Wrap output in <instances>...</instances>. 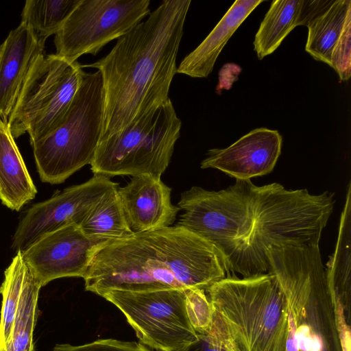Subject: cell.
I'll return each instance as SVG.
<instances>
[{"mask_svg":"<svg viewBox=\"0 0 351 351\" xmlns=\"http://www.w3.org/2000/svg\"><path fill=\"white\" fill-rule=\"evenodd\" d=\"M191 0H165L97 62L104 106L100 141L169 99Z\"/></svg>","mask_w":351,"mask_h":351,"instance_id":"1","label":"cell"},{"mask_svg":"<svg viewBox=\"0 0 351 351\" xmlns=\"http://www.w3.org/2000/svg\"><path fill=\"white\" fill-rule=\"evenodd\" d=\"M211 243L178 226L110 240L95 253L83 278L86 291L206 290L228 277Z\"/></svg>","mask_w":351,"mask_h":351,"instance_id":"2","label":"cell"},{"mask_svg":"<svg viewBox=\"0 0 351 351\" xmlns=\"http://www.w3.org/2000/svg\"><path fill=\"white\" fill-rule=\"evenodd\" d=\"M334 193L254 185L250 227L230 258L229 271L250 278L268 273L266 253L275 245H319L334 208Z\"/></svg>","mask_w":351,"mask_h":351,"instance_id":"3","label":"cell"},{"mask_svg":"<svg viewBox=\"0 0 351 351\" xmlns=\"http://www.w3.org/2000/svg\"><path fill=\"white\" fill-rule=\"evenodd\" d=\"M205 292L234 351H287L288 301L277 277H226Z\"/></svg>","mask_w":351,"mask_h":351,"instance_id":"4","label":"cell"},{"mask_svg":"<svg viewBox=\"0 0 351 351\" xmlns=\"http://www.w3.org/2000/svg\"><path fill=\"white\" fill-rule=\"evenodd\" d=\"M104 93L101 73H84L82 82L57 128L32 145L43 182L63 183L90 164L99 143Z\"/></svg>","mask_w":351,"mask_h":351,"instance_id":"5","label":"cell"},{"mask_svg":"<svg viewBox=\"0 0 351 351\" xmlns=\"http://www.w3.org/2000/svg\"><path fill=\"white\" fill-rule=\"evenodd\" d=\"M182 122L170 99L99 141L90 162L93 174L162 175L180 137Z\"/></svg>","mask_w":351,"mask_h":351,"instance_id":"6","label":"cell"},{"mask_svg":"<svg viewBox=\"0 0 351 351\" xmlns=\"http://www.w3.org/2000/svg\"><path fill=\"white\" fill-rule=\"evenodd\" d=\"M77 62L54 54H39L34 60L8 126L14 138L25 132L33 145L58 127L83 79Z\"/></svg>","mask_w":351,"mask_h":351,"instance_id":"7","label":"cell"},{"mask_svg":"<svg viewBox=\"0 0 351 351\" xmlns=\"http://www.w3.org/2000/svg\"><path fill=\"white\" fill-rule=\"evenodd\" d=\"M254 185L250 180H237L234 184L219 191L192 186L181 194L178 206L184 212L176 226L211 243L223 257L227 267L250 227Z\"/></svg>","mask_w":351,"mask_h":351,"instance_id":"8","label":"cell"},{"mask_svg":"<svg viewBox=\"0 0 351 351\" xmlns=\"http://www.w3.org/2000/svg\"><path fill=\"white\" fill-rule=\"evenodd\" d=\"M186 290H110L101 297L121 310L141 344L159 351H186L197 335L188 317Z\"/></svg>","mask_w":351,"mask_h":351,"instance_id":"9","label":"cell"},{"mask_svg":"<svg viewBox=\"0 0 351 351\" xmlns=\"http://www.w3.org/2000/svg\"><path fill=\"white\" fill-rule=\"evenodd\" d=\"M149 0H80L55 34L56 55L69 62L95 56L150 13Z\"/></svg>","mask_w":351,"mask_h":351,"instance_id":"10","label":"cell"},{"mask_svg":"<svg viewBox=\"0 0 351 351\" xmlns=\"http://www.w3.org/2000/svg\"><path fill=\"white\" fill-rule=\"evenodd\" d=\"M117 187L110 178L93 174L88 181L32 205L19 223L12 250L23 252L50 232L69 225L80 226L101 199Z\"/></svg>","mask_w":351,"mask_h":351,"instance_id":"11","label":"cell"},{"mask_svg":"<svg viewBox=\"0 0 351 351\" xmlns=\"http://www.w3.org/2000/svg\"><path fill=\"white\" fill-rule=\"evenodd\" d=\"M106 241L69 225L45 235L21 252L42 287L58 278H83L95 253Z\"/></svg>","mask_w":351,"mask_h":351,"instance_id":"12","label":"cell"},{"mask_svg":"<svg viewBox=\"0 0 351 351\" xmlns=\"http://www.w3.org/2000/svg\"><path fill=\"white\" fill-rule=\"evenodd\" d=\"M282 144L278 130L256 128L226 148L208 150L201 168L217 169L237 180H250L272 171Z\"/></svg>","mask_w":351,"mask_h":351,"instance_id":"13","label":"cell"},{"mask_svg":"<svg viewBox=\"0 0 351 351\" xmlns=\"http://www.w3.org/2000/svg\"><path fill=\"white\" fill-rule=\"evenodd\" d=\"M158 174L132 176L118 195L133 233L171 226L181 209L171 204V189Z\"/></svg>","mask_w":351,"mask_h":351,"instance_id":"14","label":"cell"},{"mask_svg":"<svg viewBox=\"0 0 351 351\" xmlns=\"http://www.w3.org/2000/svg\"><path fill=\"white\" fill-rule=\"evenodd\" d=\"M45 40L24 23L0 45V118L8 122L29 70L43 53Z\"/></svg>","mask_w":351,"mask_h":351,"instance_id":"15","label":"cell"},{"mask_svg":"<svg viewBox=\"0 0 351 351\" xmlns=\"http://www.w3.org/2000/svg\"><path fill=\"white\" fill-rule=\"evenodd\" d=\"M262 2V0L236 1L206 38L183 58L177 73L193 78L207 77L228 40Z\"/></svg>","mask_w":351,"mask_h":351,"instance_id":"16","label":"cell"},{"mask_svg":"<svg viewBox=\"0 0 351 351\" xmlns=\"http://www.w3.org/2000/svg\"><path fill=\"white\" fill-rule=\"evenodd\" d=\"M36 193L8 123L0 118V200L10 209L19 211Z\"/></svg>","mask_w":351,"mask_h":351,"instance_id":"17","label":"cell"},{"mask_svg":"<svg viewBox=\"0 0 351 351\" xmlns=\"http://www.w3.org/2000/svg\"><path fill=\"white\" fill-rule=\"evenodd\" d=\"M350 0H332L308 22L305 50L315 60L331 66L333 49L339 38L348 14Z\"/></svg>","mask_w":351,"mask_h":351,"instance_id":"18","label":"cell"},{"mask_svg":"<svg viewBox=\"0 0 351 351\" xmlns=\"http://www.w3.org/2000/svg\"><path fill=\"white\" fill-rule=\"evenodd\" d=\"M302 0L273 1L255 35L254 50L259 60L271 54L297 26Z\"/></svg>","mask_w":351,"mask_h":351,"instance_id":"19","label":"cell"},{"mask_svg":"<svg viewBox=\"0 0 351 351\" xmlns=\"http://www.w3.org/2000/svg\"><path fill=\"white\" fill-rule=\"evenodd\" d=\"M119 187L108 192L80 226L88 237L103 241L124 238L133 234L126 220Z\"/></svg>","mask_w":351,"mask_h":351,"instance_id":"20","label":"cell"},{"mask_svg":"<svg viewBox=\"0 0 351 351\" xmlns=\"http://www.w3.org/2000/svg\"><path fill=\"white\" fill-rule=\"evenodd\" d=\"M351 184L341 213L335 251L327 263L326 279L334 298L340 302L350 294L351 267Z\"/></svg>","mask_w":351,"mask_h":351,"instance_id":"21","label":"cell"},{"mask_svg":"<svg viewBox=\"0 0 351 351\" xmlns=\"http://www.w3.org/2000/svg\"><path fill=\"white\" fill-rule=\"evenodd\" d=\"M40 288V285L29 269L21 292L12 335L4 351H34L33 335L39 315L38 301Z\"/></svg>","mask_w":351,"mask_h":351,"instance_id":"22","label":"cell"},{"mask_svg":"<svg viewBox=\"0 0 351 351\" xmlns=\"http://www.w3.org/2000/svg\"><path fill=\"white\" fill-rule=\"evenodd\" d=\"M29 269L21 251H18L4 271V279L0 286V294L2 295L0 351L5 350L11 339L24 281Z\"/></svg>","mask_w":351,"mask_h":351,"instance_id":"23","label":"cell"},{"mask_svg":"<svg viewBox=\"0 0 351 351\" xmlns=\"http://www.w3.org/2000/svg\"><path fill=\"white\" fill-rule=\"evenodd\" d=\"M79 1L27 0L23 9L21 22L46 40L58 32Z\"/></svg>","mask_w":351,"mask_h":351,"instance_id":"24","label":"cell"},{"mask_svg":"<svg viewBox=\"0 0 351 351\" xmlns=\"http://www.w3.org/2000/svg\"><path fill=\"white\" fill-rule=\"evenodd\" d=\"M186 308L189 322L196 333L206 331L212 322L213 309L205 290L187 289Z\"/></svg>","mask_w":351,"mask_h":351,"instance_id":"25","label":"cell"},{"mask_svg":"<svg viewBox=\"0 0 351 351\" xmlns=\"http://www.w3.org/2000/svg\"><path fill=\"white\" fill-rule=\"evenodd\" d=\"M197 335V339L186 351H234L226 327L214 310L208 329Z\"/></svg>","mask_w":351,"mask_h":351,"instance_id":"26","label":"cell"},{"mask_svg":"<svg viewBox=\"0 0 351 351\" xmlns=\"http://www.w3.org/2000/svg\"><path fill=\"white\" fill-rule=\"evenodd\" d=\"M341 81L351 76V12L345 20L339 38L333 49L331 66Z\"/></svg>","mask_w":351,"mask_h":351,"instance_id":"27","label":"cell"},{"mask_svg":"<svg viewBox=\"0 0 351 351\" xmlns=\"http://www.w3.org/2000/svg\"><path fill=\"white\" fill-rule=\"evenodd\" d=\"M51 351H151L135 341H125L114 339H98L93 342L73 346L69 343L56 344Z\"/></svg>","mask_w":351,"mask_h":351,"instance_id":"28","label":"cell"}]
</instances>
